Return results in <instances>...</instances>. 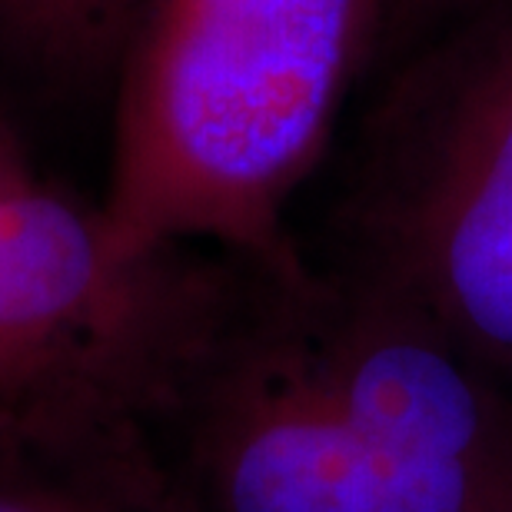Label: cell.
I'll list each match as a JSON object with an SVG mask.
<instances>
[{"mask_svg": "<svg viewBox=\"0 0 512 512\" xmlns=\"http://www.w3.org/2000/svg\"><path fill=\"white\" fill-rule=\"evenodd\" d=\"M376 50L380 0H147L97 207L117 260L213 250L303 270L286 213Z\"/></svg>", "mask_w": 512, "mask_h": 512, "instance_id": "2", "label": "cell"}, {"mask_svg": "<svg viewBox=\"0 0 512 512\" xmlns=\"http://www.w3.org/2000/svg\"><path fill=\"white\" fill-rule=\"evenodd\" d=\"M340 263L512 386V0L396 84L346 200Z\"/></svg>", "mask_w": 512, "mask_h": 512, "instance_id": "3", "label": "cell"}, {"mask_svg": "<svg viewBox=\"0 0 512 512\" xmlns=\"http://www.w3.org/2000/svg\"><path fill=\"white\" fill-rule=\"evenodd\" d=\"M147 0H0V57L50 84L114 70Z\"/></svg>", "mask_w": 512, "mask_h": 512, "instance_id": "6", "label": "cell"}, {"mask_svg": "<svg viewBox=\"0 0 512 512\" xmlns=\"http://www.w3.org/2000/svg\"><path fill=\"white\" fill-rule=\"evenodd\" d=\"M87 406L170 512H512V386L343 263H237Z\"/></svg>", "mask_w": 512, "mask_h": 512, "instance_id": "1", "label": "cell"}, {"mask_svg": "<svg viewBox=\"0 0 512 512\" xmlns=\"http://www.w3.org/2000/svg\"><path fill=\"white\" fill-rule=\"evenodd\" d=\"M0 512H170L84 396L0 426Z\"/></svg>", "mask_w": 512, "mask_h": 512, "instance_id": "5", "label": "cell"}, {"mask_svg": "<svg viewBox=\"0 0 512 512\" xmlns=\"http://www.w3.org/2000/svg\"><path fill=\"white\" fill-rule=\"evenodd\" d=\"M30 183H37L34 167H30V153L24 147V140H20L14 120L0 107V200L27 190Z\"/></svg>", "mask_w": 512, "mask_h": 512, "instance_id": "8", "label": "cell"}, {"mask_svg": "<svg viewBox=\"0 0 512 512\" xmlns=\"http://www.w3.org/2000/svg\"><path fill=\"white\" fill-rule=\"evenodd\" d=\"M456 4L459 0H380V47H399Z\"/></svg>", "mask_w": 512, "mask_h": 512, "instance_id": "7", "label": "cell"}, {"mask_svg": "<svg viewBox=\"0 0 512 512\" xmlns=\"http://www.w3.org/2000/svg\"><path fill=\"white\" fill-rule=\"evenodd\" d=\"M207 253L124 263L97 207L40 180L0 200V426L94 389L187 293Z\"/></svg>", "mask_w": 512, "mask_h": 512, "instance_id": "4", "label": "cell"}]
</instances>
